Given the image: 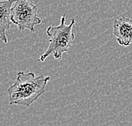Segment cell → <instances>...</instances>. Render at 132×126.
Returning <instances> with one entry per match:
<instances>
[{"label": "cell", "mask_w": 132, "mask_h": 126, "mask_svg": "<svg viewBox=\"0 0 132 126\" xmlns=\"http://www.w3.org/2000/svg\"><path fill=\"white\" fill-rule=\"evenodd\" d=\"M113 36L121 46L132 44V20L124 16L116 19L113 21Z\"/></svg>", "instance_id": "277c9868"}, {"label": "cell", "mask_w": 132, "mask_h": 126, "mask_svg": "<svg viewBox=\"0 0 132 126\" xmlns=\"http://www.w3.org/2000/svg\"><path fill=\"white\" fill-rule=\"evenodd\" d=\"M11 21L20 31L28 29L35 32V27L42 23L37 17V6L30 0H16L11 10Z\"/></svg>", "instance_id": "3957f363"}, {"label": "cell", "mask_w": 132, "mask_h": 126, "mask_svg": "<svg viewBox=\"0 0 132 126\" xmlns=\"http://www.w3.org/2000/svg\"><path fill=\"white\" fill-rule=\"evenodd\" d=\"M60 20L59 26H50L47 29L49 45L46 52L39 58L40 62H44L50 55H53L55 59H60L63 53H67L74 43L75 35L72 30L76 24V20H71L69 25L65 24V14H63Z\"/></svg>", "instance_id": "7a4b0ae2"}, {"label": "cell", "mask_w": 132, "mask_h": 126, "mask_svg": "<svg viewBox=\"0 0 132 126\" xmlns=\"http://www.w3.org/2000/svg\"><path fill=\"white\" fill-rule=\"evenodd\" d=\"M49 80V76H36L32 72H19L15 81L7 91L10 105H20L26 107L31 106L46 92V86Z\"/></svg>", "instance_id": "6da1fadb"}, {"label": "cell", "mask_w": 132, "mask_h": 126, "mask_svg": "<svg viewBox=\"0 0 132 126\" xmlns=\"http://www.w3.org/2000/svg\"><path fill=\"white\" fill-rule=\"evenodd\" d=\"M16 0H0V40L8 43L6 35L11 26V10Z\"/></svg>", "instance_id": "5b68a950"}]
</instances>
